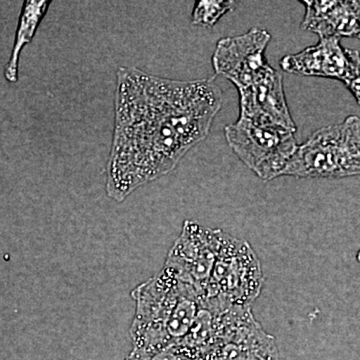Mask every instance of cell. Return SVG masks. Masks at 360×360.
I'll return each instance as SVG.
<instances>
[{
  "label": "cell",
  "mask_w": 360,
  "mask_h": 360,
  "mask_svg": "<svg viewBox=\"0 0 360 360\" xmlns=\"http://www.w3.org/2000/svg\"><path fill=\"white\" fill-rule=\"evenodd\" d=\"M221 106V90L212 79L182 82L120 68L108 195L122 201L139 187L169 174L207 137Z\"/></svg>",
  "instance_id": "cell-1"
},
{
  "label": "cell",
  "mask_w": 360,
  "mask_h": 360,
  "mask_svg": "<svg viewBox=\"0 0 360 360\" xmlns=\"http://www.w3.org/2000/svg\"><path fill=\"white\" fill-rule=\"evenodd\" d=\"M136 314L132 323L134 354L151 355L179 347L191 333L202 298L188 284L162 271L132 292Z\"/></svg>",
  "instance_id": "cell-2"
},
{
  "label": "cell",
  "mask_w": 360,
  "mask_h": 360,
  "mask_svg": "<svg viewBox=\"0 0 360 360\" xmlns=\"http://www.w3.org/2000/svg\"><path fill=\"white\" fill-rule=\"evenodd\" d=\"M283 175L297 179H343L360 175V118L316 130L298 146Z\"/></svg>",
  "instance_id": "cell-3"
},
{
  "label": "cell",
  "mask_w": 360,
  "mask_h": 360,
  "mask_svg": "<svg viewBox=\"0 0 360 360\" xmlns=\"http://www.w3.org/2000/svg\"><path fill=\"white\" fill-rule=\"evenodd\" d=\"M264 283L262 264L250 243L222 232L205 300L251 307Z\"/></svg>",
  "instance_id": "cell-4"
},
{
  "label": "cell",
  "mask_w": 360,
  "mask_h": 360,
  "mask_svg": "<svg viewBox=\"0 0 360 360\" xmlns=\"http://www.w3.org/2000/svg\"><path fill=\"white\" fill-rule=\"evenodd\" d=\"M224 135L239 160L265 181L283 176L298 146L290 130L259 124L240 116L225 127Z\"/></svg>",
  "instance_id": "cell-5"
},
{
  "label": "cell",
  "mask_w": 360,
  "mask_h": 360,
  "mask_svg": "<svg viewBox=\"0 0 360 360\" xmlns=\"http://www.w3.org/2000/svg\"><path fill=\"white\" fill-rule=\"evenodd\" d=\"M222 232L186 220L163 267L198 291L202 300H205Z\"/></svg>",
  "instance_id": "cell-6"
},
{
  "label": "cell",
  "mask_w": 360,
  "mask_h": 360,
  "mask_svg": "<svg viewBox=\"0 0 360 360\" xmlns=\"http://www.w3.org/2000/svg\"><path fill=\"white\" fill-rule=\"evenodd\" d=\"M270 39V33L259 27L220 39L212 56L215 73L229 79L238 89L257 82L272 68L265 58Z\"/></svg>",
  "instance_id": "cell-7"
},
{
  "label": "cell",
  "mask_w": 360,
  "mask_h": 360,
  "mask_svg": "<svg viewBox=\"0 0 360 360\" xmlns=\"http://www.w3.org/2000/svg\"><path fill=\"white\" fill-rule=\"evenodd\" d=\"M239 116L295 134L296 125L284 94L283 77L274 68L248 86L238 89Z\"/></svg>",
  "instance_id": "cell-8"
},
{
  "label": "cell",
  "mask_w": 360,
  "mask_h": 360,
  "mask_svg": "<svg viewBox=\"0 0 360 360\" xmlns=\"http://www.w3.org/2000/svg\"><path fill=\"white\" fill-rule=\"evenodd\" d=\"M202 360H279V355L276 338L262 328L251 307H245Z\"/></svg>",
  "instance_id": "cell-9"
},
{
  "label": "cell",
  "mask_w": 360,
  "mask_h": 360,
  "mask_svg": "<svg viewBox=\"0 0 360 360\" xmlns=\"http://www.w3.org/2000/svg\"><path fill=\"white\" fill-rule=\"evenodd\" d=\"M355 51L341 46L340 39L326 37L297 53L284 56L279 65L290 75L333 78L345 84L354 70Z\"/></svg>",
  "instance_id": "cell-10"
},
{
  "label": "cell",
  "mask_w": 360,
  "mask_h": 360,
  "mask_svg": "<svg viewBox=\"0 0 360 360\" xmlns=\"http://www.w3.org/2000/svg\"><path fill=\"white\" fill-rule=\"evenodd\" d=\"M302 28L326 37L360 39V0H304Z\"/></svg>",
  "instance_id": "cell-11"
},
{
  "label": "cell",
  "mask_w": 360,
  "mask_h": 360,
  "mask_svg": "<svg viewBox=\"0 0 360 360\" xmlns=\"http://www.w3.org/2000/svg\"><path fill=\"white\" fill-rule=\"evenodd\" d=\"M47 4H49L47 1L26 2L25 11L21 16L20 30H18V37L14 45L13 56L6 68V77L9 82H14L18 80V56L25 44L32 41L37 25L49 6Z\"/></svg>",
  "instance_id": "cell-12"
},
{
  "label": "cell",
  "mask_w": 360,
  "mask_h": 360,
  "mask_svg": "<svg viewBox=\"0 0 360 360\" xmlns=\"http://www.w3.org/2000/svg\"><path fill=\"white\" fill-rule=\"evenodd\" d=\"M236 1H224V0H201L194 6L191 21L194 25L212 27L219 22L220 18L229 11L236 8Z\"/></svg>",
  "instance_id": "cell-13"
},
{
  "label": "cell",
  "mask_w": 360,
  "mask_h": 360,
  "mask_svg": "<svg viewBox=\"0 0 360 360\" xmlns=\"http://www.w3.org/2000/svg\"><path fill=\"white\" fill-rule=\"evenodd\" d=\"M345 84L360 105V53L357 51L354 54V70Z\"/></svg>",
  "instance_id": "cell-14"
},
{
  "label": "cell",
  "mask_w": 360,
  "mask_h": 360,
  "mask_svg": "<svg viewBox=\"0 0 360 360\" xmlns=\"http://www.w3.org/2000/svg\"><path fill=\"white\" fill-rule=\"evenodd\" d=\"M356 260H357V262H360V250L357 251Z\"/></svg>",
  "instance_id": "cell-15"
},
{
  "label": "cell",
  "mask_w": 360,
  "mask_h": 360,
  "mask_svg": "<svg viewBox=\"0 0 360 360\" xmlns=\"http://www.w3.org/2000/svg\"></svg>",
  "instance_id": "cell-16"
}]
</instances>
